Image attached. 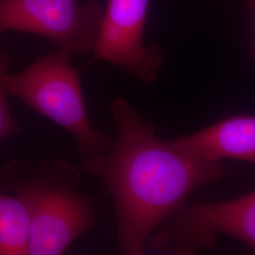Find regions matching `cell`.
Masks as SVG:
<instances>
[{
	"label": "cell",
	"mask_w": 255,
	"mask_h": 255,
	"mask_svg": "<svg viewBox=\"0 0 255 255\" xmlns=\"http://www.w3.org/2000/svg\"><path fill=\"white\" fill-rule=\"evenodd\" d=\"M102 15L94 0H0V32L35 33L70 56L84 54L95 47Z\"/></svg>",
	"instance_id": "obj_5"
},
{
	"label": "cell",
	"mask_w": 255,
	"mask_h": 255,
	"mask_svg": "<svg viewBox=\"0 0 255 255\" xmlns=\"http://www.w3.org/2000/svg\"><path fill=\"white\" fill-rule=\"evenodd\" d=\"M148 1L109 0L93 49V60L116 64L145 83L154 82L163 64L160 49L144 45Z\"/></svg>",
	"instance_id": "obj_6"
},
{
	"label": "cell",
	"mask_w": 255,
	"mask_h": 255,
	"mask_svg": "<svg viewBox=\"0 0 255 255\" xmlns=\"http://www.w3.org/2000/svg\"><path fill=\"white\" fill-rule=\"evenodd\" d=\"M82 180L76 164L59 159H12L0 168V192L14 194L29 215L27 255H62L91 228L95 208L78 190Z\"/></svg>",
	"instance_id": "obj_2"
},
{
	"label": "cell",
	"mask_w": 255,
	"mask_h": 255,
	"mask_svg": "<svg viewBox=\"0 0 255 255\" xmlns=\"http://www.w3.org/2000/svg\"><path fill=\"white\" fill-rule=\"evenodd\" d=\"M70 55L58 49L37 59L18 74L4 78L8 96L20 99L30 109L52 120L75 138L81 159L105 153L113 139L94 129L88 118L80 74Z\"/></svg>",
	"instance_id": "obj_3"
},
{
	"label": "cell",
	"mask_w": 255,
	"mask_h": 255,
	"mask_svg": "<svg viewBox=\"0 0 255 255\" xmlns=\"http://www.w3.org/2000/svg\"><path fill=\"white\" fill-rule=\"evenodd\" d=\"M246 2L249 4V6L255 10V0H246ZM253 55L255 57V45H254V48H253Z\"/></svg>",
	"instance_id": "obj_10"
},
{
	"label": "cell",
	"mask_w": 255,
	"mask_h": 255,
	"mask_svg": "<svg viewBox=\"0 0 255 255\" xmlns=\"http://www.w3.org/2000/svg\"><path fill=\"white\" fill-rule=\"evenodd\" d=\"M30 219L23 201L0 192V255H27Z\"/></svg>",
	"instance_id": "obj_8"
},
{
	"label": "cell",
	"mask_w": 255,
	"mask_h": 255,
	"mask_svg": "<svg viewBox=\"0 0 255 255\" xmlns=\"http://www.w3.org/2000/svg\"><path fill=\"white\" fill-rule=\"evenodd\" d=\"M9 58L5 51L0 52V142L22 133V128L12 118L7 101L8 94L5 88L4 78L9 72Z\"/></svg>",
	"instance_id": "obj_9"
},
{
	"label": "cell",
	"mask_w": 255,
	"mask_h": 255,
	"mask_svg": "<svg viewBox=\"0 0 255 255\" xmlns=\"http://www.w3.org/2000/svg\"><path fill=\"white\" fill-rule=\"evenodd\" d=\"M159 226L146 246L160 254L195 255L215 246L218 235L237 238L255 251V191L230 201L184 202Z\"/></svg>",
	"instance_id": "obj_4"
},
{
	"label": "cell",
	"mask_w": 255,
	"mask_h": 255,
	"mask_svg": "<svg viewBox=\"0 0 255 255\" xmlns=\"http://www.w3.org/2000/svg\"><path fill=\"white\" fill-rule=\"evenodd\" d=\"M110 112L116 138L105 153L81 159L82 168L101 179L113 199L120 253L145 255L148 237L172 211L231 171L157 136L153 125L120 97Z\"/></svg>",
	"instance_id": "obj_1"
},
{
	"label": "cell",
	"mask_w": 255,
	"mask_h": 255,
	"mask_svg": "<svg viewBox=\"0 0 255 255\" xmlns=\"http://www.w3.org/2000/svg\"><path fill=\"white\" fill-rule=\"evenodd\" d=\"M172 142L202 160L220 163L223 159H234L255 166V116L227 118Z\"/></svg>",
	"instance_id": "obj_7"
}]
</instances>
